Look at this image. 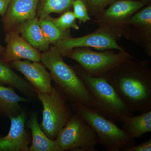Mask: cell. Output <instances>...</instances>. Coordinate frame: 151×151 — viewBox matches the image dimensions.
<instances>
[{
  "mask_svg": "<svg viewBox=\"0 0 151 151\" xmlns=\"http://www.w3.org/2000/svg\"><path fill=\"white\" fill-rule=\"evenodd\" d=\"M70 103L73 112L82 117L95 132L98 144L105 150L120 151L135 145L134 139L129 137L115 122L81 103Z\"/></svg>",
  "mask_w": 151,
  "mask_h": 151,
  "instance_id": "obj_4",
  "label": "cell"
},
{
  "mask_svg": "<svg viewBox=\"0 0 151 151\" xmlns=\"http://www.w3.org/2000/svg\"><path fill=\"white\" fill-rule=\"evenodd\" d=\"M74 0H39L37 7V17L44 18L51 13L61 14L71 10Z\"/></svg>",
  "mask_w": 151,
  "mask_h": 151,
  "instance_id": "obj_20",
  "label": "cell"
},
{
  "mask_svg": "<svg viewBox=\"0 0 151 151\" xmlns=\"http://www.w3.org/2000/svg\"><path fill=\"white\" fill-rule=\"evenodd\" d=\"M51 19L55 24L63 32H70V28L75 30L79 29V26L76 24V19L71 10L63 13L58 17H51Z\"/></svg>",
  "mask_w": 151,
  "mask_h": 151,
  "instance_id": "obj_22",
  "label": "cell"
},
{
  "mask_svg": "<svg viewBox=\"0 0 151 151\" xmlns=\"http://www.w3.org/2000/svg\"><path fill=\"white\" fill-rule=\"evenodd\" d=\"M5 51L2 59L9 63L24 59L32 62H40L41 52L32 46L15 30L6 32Z\"/></svg>",
  "mask_w": 151,
  "mask_h": 151,
  "instance_id": "obj_12",
  "label": "cell"
},
{
  "mask_svg": "<svg viewBox=\"0 0 151 151\" xmlns=\"http://www.w3.org/2000/svg\"><path fill=\"white\" fill-rule=\"evenodd\" d=\"M63 151H96L98 139L91 127L78 114H73L58 132L56 139Z\"/></svg>",
  "mask_w": 151,
  "mask_h": 151,
  "instance_id": "obj_8",
  "label": "cell"
},
{
  "mask_svg": "<svg viewBox=\"0 0 151 151\" xmlns=\"http://www.w3.org/2000/svg\"><path fill=\"white\" fill-rule=\"evenodd\" d=\"M27 123L32 135V144L29 151H63L56 139H50L42 132L38 124L36 112L30 113Z\"/></svg>",
  "mask_w": 151,
  "mask_h": 151,
  "instance_id": "obj_17",
  "label": "cell"
},
{
  "mask_svg": "<svg viewBox=\"0 0 151 151\" xmlns=\"http://www.w3.org/2000/svg\"><path fill=\"white\" fill-rule=\"evenodd\" d=\"M133 1H140V0H133Z\"/></svg>",
  "mask_w": 151,
  "mask_h": 151,
  "instance_id": "obj_29",
  "label": "cell"
},
{
  "mask_svg": "<svg viewBox=\"0 0 151 151\" xmlns=\"http://www.w3.org/2000/svg\"><path fill=\"white\" fill-rule=\"evenodd\" d=\"M15 30L40 52H45L49 48L50 44L41 28L37 17L24 22Z\"/></svg>",
  "mask_w": 151,
  "mask_h": 151,
  "instance_id": "obj_16",
  "label": "cell"
},
{
  "mask_svg": "<svg viewBox=\"0 0 151 151\" xmlns=\"http://www.w3.org/2000/svg\"><path fill=\"white\" fill-rule=\"evenodd\" d=\"M124 37L144 49L151 57V4L138 11L127 21Z\"/></svg>",
  "mask_w": 151,
  "mask_h": 151,
  "instance_id": "obj_9",
  "label": "cell"
},
{
  "mask_svg": "<svg viewBox=\"0 0 151 151\" xmlns=\"http://www.w3.org/2000/svg\"><path fill=\"white\" fill-rule=\"evenodd\" d=\"M31 101L17 94L12 86L0 85V116L9 118L18 116L24 110L19 103Z\"/></svg>",
  "mask_w": 151,
  "mask_h": 151,
  "instance_id": "obj_18",
  "label": "cell"
},
{
  "mask_svg": "<svg viewBox=\"0 0 151 151\" xmlns=\"http://www.w3.org/2000/svg\"><path fill=\"white\" fill-rule=\"evenodd\" d=\"M147 5L141 0H115L108 8L94 18L91 23L98 26L125 24L133 15Z\"/></svg>",
  "mask_w": 151,
  "mask_h": 151,
  "instance_id": "obj_10",
  "label": "cell"
},
{
  "mask_svg": "<svg viewBox=\"0 0 151 151\" xmlns=\"http://www.w3.org/2000/svg\"><path fill=\"white\" fill-rule=\"evenodd\" d=\"M54 45L41 52L40 61L48 68L52 78L69 103H78L95 110L91 94L72 66L68 65Z\"/></svg>",
  "mask_w": 151,
  "mask_h": 151,
  "instance_id": "obj_2",
  "label": "cell"
},
{
  "mask_svg": "<svg viewBox=\"0 0 151 151\" xmlns=\"http://www.w3.org/2000/svg\"><path fill=\"white\" fill-rule=\"evenodd\" d=\"M88 11L89 16L93 18L101 13L115 0H82Z\"/></svg>",
  "mask_w": 151,
  "mask_h": 151,
  "instance_id": "obj_23",
  "label": "cell"
},
{
  "mask_svg": "<svg viewBox=\"0 0 151 151\" xmlns=\"http://www.w3.org/2000/svg\"><path fill=\"white\" fill-rule=\"evenodd\" d=\"M132 112L151 110V67L148 60L134 58L104 75Z\"/></svg>",
  "mask_w": 151,
  "mask_h": 151,
  "instance_id": "obj_1",
  "label": "cell"
},
{
  "mask_svg": "<svg viewBox=\"0 0 151 151\" xmlns=\"http://www.w3.org/2000/svg\"><path fill=\"white\" fill-rule=\"evenodd\" d=\"M78 63L86 73L92 77H100L129 60L134 58L125 50H106L94 51L89 47H77L63 54Z\"/></svg>",
  "mask_w": 151,
  "mask_h": 151,
  "instance_id": "obj_7",
  "label": "cell"
},
{
  "mask_svg": "<svg viewBox=\"0 0 151 151\" xmlns=\"http://www.w3.org/2000/svg\"><path fill=\"white\" fill-rule=\"evenodd\" d=\"M37 93L43 107L40 127L47 137L55 140L60 130L73 116V111L69 101L56 85L52 86L50 94Z\"/></svg>",
  "mask_w": 151,
  "mask_h": 151,
  "instance_id": "obj_5",
  "label": "cell"
},
{
  "mask_svg": "<svg viewBox=\"0 0 151 151\" xmlns=\"http://www.w3.org/2000/svg\"><path fill=\"white\" fill-rule=\"evenodd\" d=\"M10 0H0V15L1 17L4 15Z\"/></svg>",
  "mask_w": 151,
  "mask_h": 151,
  "instance_id": "obj_26",
  "label": "cell"
},
{
  "mask_svg": "<svg viewBox=\"0 0 151 151\" xmlns=\"http://www.w3.org/2000/svg\"><path fill=\"white\" fill-rule=\"evenodd\" d=\"M5 51V47L1 45L0 44V58L2 59L4 54Z\"/></svg>",
  "mask_w": 151,
  "mask_h": 151,
  "instance_id": "obj_27",
  "label": "cell"
},
{
  "mask_svg": "<svg viewBox=\"0 0 151 151\" xmlns=\"http://www.w3.org/2000/svg\"><path fill=\"white\" fill-rule=\"evenodd\" d=\"M141 1H143L147 3V4H151V0H141Z\"/></svg>",
  "mask_w": 151,
  "mask_h": 151,
  "instance_id": "obj_28",
  "label": "cell"
},
{
  "mask_svg": "<svg viewBox=\"0 0 151 151\" xmlns=\"http://www.w3.org/2000/svg\"><path fill=\"white\" fill-rule=\"evenodd\" d=\"M0 85L11 86L19 90L26 98L35 100L37 93L31 84L12 69L9 63L0 58Z\"/></svg>",
  "mask_w": 151,
  "mask_h": 151,
  "instance_id": "obj_15",
  "label": "cell"
},
{
  "mask_svg": "<svg viewBox=\"0 0 151 151\" xmlns=\"http://www.w3.org/2000/svg\"><path fill=\"white\" fill-rule=\"evenodd\" d=\"M39 0H10L2 17L5 32L15 30L24 22L37 17Z\"/></svg>",
  "mask_w": 151,
  "mask_h": 151,
  "instance_id": "obj_14",
  "label": "cell"
},
{
  "mask_svg": "<svg viewBox=\"0 0 151 151\" xmlns=\"http://www.w3.org/2000/svg\"><path fill=\"white\" fill-rule=\"evenodd\" d=\"M51 17L49 15L44 18L38 19L39 22L50 44L55 45L60 41L71 36L70 32H63L60 30L52 22Z\"/></svg>",
  "mask_w": 151,
  "mask_h": 151,
  "instance_id": "obj_21",
  "label": "cell"
},
{
  "mask_svg": "<svg viewBox=\"0 0 151 151\" xmlns=\"http://www.w3.org/2000/svg\"><path fill=\"white\" fill-rule=\"evenodd\" d=\"M72 67L84 82L91 94L95 110L114 122L124 123L133 113L116 93L104 76L92 77L79 64Z\"/></svg>",
  "mask_w": 151,
  "mask_h": 151,
  "instance_id": "obj_3",
  "label": "cell"
},
{
  "mask_svg": "<svg viewBox=\"0 0 151 151\" xmlns=\"http://www.w3.org/2000/svg\"><path fill=\"white\" fill-rule=\"evenodd\" d=\"M9 64L24 75L36 92L42 94H50L51 92V75L40 62H31L28 60H16Z\"/></svg>",
  "mask_w": 151,
  "mask_h": 151,
  "instance_id": "obj_11",
  "label": "cell"
},
{
  "mask_svg": "<svg viewBox=\"0 0 151 151\" xmlns=\"http://www.w3.org/2000/svg\"><path fill=\"white\" fill-rule=\"evenodd\" d=\"M72 9L74 16L78 20L79 25L91 20L86 6L82 0H74Z\"/></svg>",
  "mask_w": 151,
  "mask_h": 151,
  "instance_id": "obj_24",
  "label": "cell"
},
{
  "mask_svg": "<svg viewBox=\"0 0 151 151\" xmlns=\"http://www.w3.org/2000/svg\"><path fill=\"white\" fill-rule=\"evenodd\" d=\"M123 129L129 137H140L151 132V110L125 120Z\"/></svg>",
  "mask_w": 151,
  "mask_h": 151,
  "instance_id": "obj_19",
  "label": "cell"
},
{
  "mask_svg": "<svg viewBox=\"0 0 151 151\" xmlns=\"http://www.w3.org/2000/svg\"><path fill=\"white\" fill-rule=\"evenodd\" d=\"M123 151H151V139H148L138 145L132 146L122 149Z\"/></svg>",
  "mask_w": 151,
  "mask_h": 151,
  "instance_id": "obj_25",
  "label": "cell"
},
{
  "mask_svg": "<svg viewBox=\"0 0 151 151\" xmlns=\"http://www.w3.org/2000/svg\"><path fill=\"white\" fill-rule=\"evenodd\" d=\"M94 32L83 36L66 38L56 44L55 46L63 56L67 52L77 47L95 48L99 50H114L124 51L125 49L120 46L118 41L124 37L127 32V25L104 24L98 26Z\"/></svg>",
  "mask_w": 151,
  "mask_h": 151,
  "instance_id": "obj_6",
  "label": "cell"
},
{
  "mask_svg": "<svg viewBox=\"0 0 151 151\" xmlns=\"http://www.w3.org/2000/svg\"><path fill=\"white\" fill-rule=\"evenodd\" d=\"M8 134L0 137V151H29V137L25 128L27 116L24 110L19 115L9 118Z\"/></svg>",
  "mask_w": 151,
  "mask_h": 151,
  "instance_id": "obj_13",
  "label": "cell"
}]
</instances>
